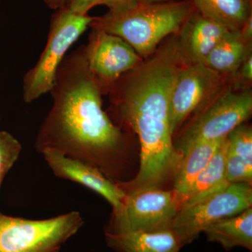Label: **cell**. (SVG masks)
Wrapping results in <instances>:
<instances>
[{
	"instance_id": "obj_4",
	"label": "cell",
	"mask_w": 252,
	"mask_h": 252,
	"mask_svg": "<svg viewBox=\"0 0 252 252\" xmlns=\"http://www.w3.org/2000/svg\"><path fill=\"white\" fill-rule=\"evenodd\" d=\"M93 19L92 16L76 14L67 7L53 15L45 48L35 65L23 77L24 102L32 103L50 93L68 50L89 28Z\"/></svg>"
},
{
	"instance_id": "obj_18",
	"label": "cell",
	"mask_w": 252,
	"mask_h": 252,
	"mask_svg": "<svg viewBox=\"0 0 252 252\" xmlns=\"http://www.w3.org/2000/svg\"><path fill=\"white\" fill-rule=\"evenodd\" d=\"M252 44L240 38L239 32H231L207 56L203 64L219 74L232 76L249 56Z\"/></svg>"
},
{
	"instance_id": "obj_15",
	"label": "cell",
	"mask_w": 252,
	"mask_h": 252,
	"mask_svg": "<svg viewBox=\"0 0 252 252\" xmlns=\"http://www.w3.org/2000/svg\"><path fill=\"white\" fill-rule=\"evenodd\" d=\"M223 139L200 142L190 147L184 154L180 167L174 177L172 189L180 201V208L197 177L208 165Z\"/></svg>"
},
{
	"instance_id": "obj_26",
	"label": "cell",
	"mask_w": 252,
	"mask_h": 252,
	"mask_svg": "<svg viewBox=\"0 0 252 252\" xmlns=\"http://www.w3.org/2000/svg\"><path fill=\"white\" fill-rule=\"evenodd\" d=\"M175 1V0H142V3H159L166 2V1ZM140 2V3H141Z\"/></svg>"
},
{
	"instance_id": "obj_9",
	"label": "cell",
	"mask_w": 252,
	"mask_h": 252,
	"mask_svg": "<svg viewBox=\"0 0 252 252\" xmlns=\"http://www.w3.org/2000/svg\"><path fill=\"white\" fill-rule=\"evenodd\" d=\"M231 77L215 72L203 63L184 67L170 97V122L173 136L189 118L230 84Z\"/></svg>"
},
{
	"instance_id": "obj_3",
	"label": "cell",
	"mask_w": 252,
	"mask_h": 252,
	"mask_svg": "<svg viewBox=\"0 0 252 252\" xmlns=\"http://www.w3.org/2000/svg\"><path fill=\"white\" fill-rule=\"evenodd\" d=\"M195 10L191 0L141 2L94 17L89 28L119 36L144 60L168 36L178 34Z\"/></svg>"
},
{
	"instance_id": "obj_1",
	"label": "cell",
	"mask_w": 252,
	"mask_h": 252,
	"mask_svg": "<svg viewBox=\"0 0 252 252\" xmlns=\"http://www.w3.org/2000/svg\"><path fill=\"white\" fill-rule=\"evenodd\" d=\"M50 94L54 102L36 136V152L55 149L97 167L107 177L118 175L127 137L102 109L104 94L89 69L83 46L66 55Z\"/></svg>"
},
{
	"instance_id": "obj_16",
	"label": "cell",
	"mask_w": 252,
	"mask_h": 252,
	"mask_svg": "<svg viewBox=\"0 0 252 252\" xmlns=\"http://www.w3.org/2000/svg\"><path fill=\"white\" fill-rule=\"evenodd\" d=\"M207 240L220 244L225 250L242 247L252 250V208L217 220L203 231Z\"/></svg>"
},
{
	"instance_id": "obj_14",
	"label": "cell",
	"mask_w": 252,
	"mask_h": 252,
	"mask_svg": "<svg viewBox=\"0 0 252 252\" xmlns=\"http://www.w3.org/2000/svg\"><path fill=\"white\" fill-rule=\"evenodd\" d=\"M225 173L229 183L252 182V129L241 124L226 137Z\"/></svg>"
},
{
	"instance_id": "obj_6",
	"label": "cell",
	"mask_w": 252,
	"mask_h": 252,
	"mask_svg": "<svg viewBox=\"0 0 252 252\" xmlns=\"http://www.w3.org/2000/svg\"><path fill=\"white\" fill-rule=\"evenodd\" d=\"M84 224L81 214L76 211L42 220L0 212V252H60Z\"/></svg>"
},
{
	"instance_id": "obj_11",
	"label": "cell",
	"mask_w": 252,
	"mask_h": 252,
	"mask_svg": "<svg viewBox=\"0 0 252 252\" xmlns=\"http://www.w3.org/2000/svg\"><path fill=\"white\" fill-rule=\"evenodd\" d=\"M40 154L56 177L77 182L99 193L112 205L113 213L122 208L125 193L97 167L53 149H44Z\"/></svg>"
},
{
	"instance_id": "obj_5",
	"label": "cell",
	"mask_w": 252,
	"mask_h": 252,
	"mask_svg": "<svg viewBox=\"0 0 252 252\" xmlns=\"http://www.w3.org/2000/svg\"><path fill=\"white\" fill-rule=\"evenodd\" d=\"M252 112L251 89L234 91L229 84L192 116L176 149L184 155L195 144L225 138L246 122Z\"/></svg>"
},
{
	"instance_id": "obj_25",
	"label": "cell",
	"mask_w": 252,
	"mask_h": 252,
	"mask_svg": "<svg viewBox=\"0 0 252 252\" xmlns=\"http://www.w3.org/2000/svg\"><path fill=\"white\" fill-rule=\"evenodd\" d=\"M50 9L57 10L65 7L68 0H43Z\"/></svg>"
},
{
	"instance_id": "obj_24",
	"label": "cell",
	"mask_w": 252,
	"mask_h": 252,
	"mask_svg": "<svg viewBox=\"0 0 252 252\" xmlns=\"http://www.w3.org/2000/svg\"><path fill=\"white\" fill-rule=\"evenodd\" d=\"M238 32L240 38L248 44H252V15L244 23L243 27Z\"/></svg>"
},
{
	"instance_id": "obj_7",
	"label": "cell",
	"mask_w": 252,
	"mask_h": 252,
	"mask_svg": "<svg viewBox=\"0 0 252 252\" xmlns=\"http://www.w3.org/2000/svg\"><path fill=\"white\" fill-rule=\"evenodd\" d=\"M180 210V201L172 190L153 188L127 193L122 208L112 213L104 233L124 234L172 229Z\"/></svg>"
},
{
	"instance_id": "obj_10",
	"label": "cell",
	"mask_w": 252,
	"mask_h": 252,
	"mask_svg": "<svg viewBox=\"0 0 252 252\" xmlns=\"http://www.w3.org/2000/svg\"><path fill=\"white\" fill-rule=\"evenodd\" d=\"M86 62L98 81L104 94L123 74L143 61L132 46L119 36L92 29L89 41L83 46Z\"/></svg>"
},
{
	"instance_id": "obj_20",
	"label": "cell",
	"mask_w": 252,
	"mask_h": 252,
	"mask_svg": "<svg viewBox=\"0 0 252 252\" xmlns=\"http://www.w3.org/2000/svg\"><path fill=\"white\" fill-rule=\"evenodd\" d=\"M22 146L6 131H0V188L5 176L18 160Z\"/></svg>"
},
{
	"instance_id": "obj_19",
	"label": "cell",
	"mask_w": 252,
	"mask_h": 252,
	"mask_svg": "<svg viewBox=\"0 0 252 252\" xmlns=\"http://www.w3.org/2000/svg\"><path fill=\"white\" fill-rule=\"evenodd\" d=\"M200 14L220 23L230 31L243 27L252 15V0H191Z\"/></svg>"
},
{
	"instance_id": "obj_12",
	"label": "cell",
	"mask_w": 252,
	"mask_h": 252,
	"mask_svg": "<svg viewBox=\"0 0 252 252\" xmlns=\"http://www.w3.org/2000/svg\"><path fill=\"white\" fill-rule=\"evenodd\" d=\"M231 32L233 31L195 9L177 34L181 51L187 63H203L214 48Z\"/></svg>"
},
{
	"instance_id": "obj_22",
	"label": "cell",
	"mask_w": 252,
	"mask_h": 252,
	"mask_svg": "<svg viewBox=\"0 0 252 252\" xmlns=\"http://www.w3.org/2000/svg\"><path fill=\"white\" fill-rule=\"evenodd\" d=\"M102 0H68L65 7L76 14L86 15L94 6L100 5Z\"/></svg>"
},
{
	"instance_id": "obj_17",
	"label": "cell",
	"mask_w": 252,
	"mask_h": 252,
	"mask_svg": "<svg viewBox=\"0 0 252 252\" xmlns=\"http://www.w3.org/2000/svg\"><path fill=\"white\" fill-rule=\"evenodd\" d=\"M226 137L222 141L208 165L197 177L181 208L198 203L223 190L230 184L227 180L225 173Z\"/></svg>"
},
{
	"instance_id": "obj_8",
	"label": "cell",
	"mask_w": 252,
	"mask_h": 252,
	"mask_svg": "<svg viewBox=\"0 0 252 252\" xmlns=\"http://www.w3.org/2000/svg\"><path fill=\"white\" fill-rule=\"evenodd\" d=\"M252 184L230 183L226 188L190 206L181 208L172 230L184 245L192 243L209 225L252 207Z\"/></svg>"
},
{
	"instance_id": "obj_23",
	"label": "cell",
	"mask_w": 252,
	"mask_h": 252,
	"mask_svg": "<svg viewBox=\"0 0 252 252\" xmlns=\"http://www.w3.org/2000/svg\"><path fill=\"white\" fill-rule=\"evenodd\" d=\"M141 1L142 0H102L100 5L107 6L109 11H117L135 6Z\"/></svg>"
},
{
	"instance_id": "obj_13",
	"label": "cell",
	"mask_w": 252,
	"mask_h": 252,
	"mask_svg": "<svg viewBox=\"0 0 252 252\" xmlns=\"http://www.w3.org/2000/svg\"><path fill=\"white\" fill-rule=\"evenodd\" d=\"M105 238L109 248L117 252H180L184 246L172 229L124 234L105 233Z\"/></svg>"
},
{
	"instance_id": "obj_21",
	"label": "cell",
	"mask_w": 252,
	"mask_h": 252,
	"mask_svg": "<svg viewBox=\"0 0 252 252\" xmlns=\"http://www.w3.org/2000/svg\"><path fill=\"white\" fill-rule=\"evenodd\" d=\"M252 82V55L244 61L238 70L232 75L230 87L234 91L251 89Z\"/></svg>"
},
{
	"instance_id": "obj_2",
	"label": "cell",
	"mask_w": 252,
	"mask_h": 252,
	"mask_svg": "<svg viewBox=\"0 0 252 252\" xmlns=\"http://www.w3.org/2000/svg\"><path fill=\"white\" fill-rule=\"evenodd\" d=\"M187 64L177 34H172L109 90L113 111L122 125L138 136L144 162H164L175 154L170 97L177 76Z\"/></svg>"
}]
</instances>
